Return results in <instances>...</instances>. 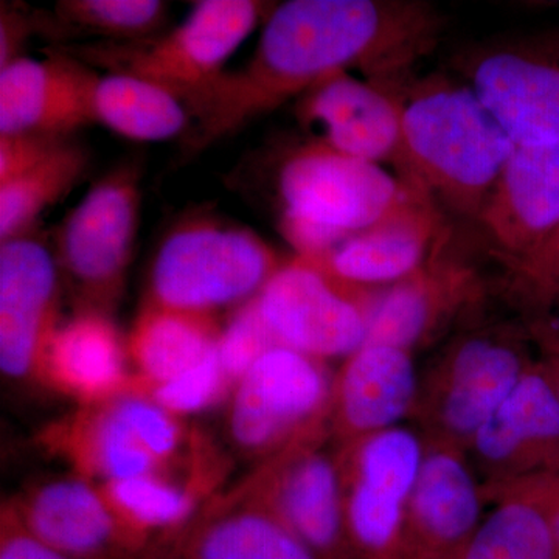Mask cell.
I'll return each mask as SVG.
<instances>
[{
	"label": "cell",
	"mask_w": 559,
	"mask_h": 559,
	"mask_svg": "<svg viewBox=\"0 0 559 559\" xmlns=\"http://www.w3.org/2000/svg\"><path fill=\"white\" fill-rule=\"evenodd\" d=\"M441 17L404 0H289L272 11L252 58L224 72L191 110L186 148L198 153L229 138L320 80L355 68L390 81L428 53Z\"/></svg>",
	"instance_id": "6da1fadb"
},
{
	"label": "cell",
	"mask_w": 559,
	"mask_h": 559,
	"mask_svg": "<svg viewBox=\"0 0 559 559\" xmlns=\"http://www.w3.org/2000/svg\"><path fill=\"white\" fill-rule=\"evenodd\" d=\"M516 145L469 86L428 81L403 108L400 179L477 218Z\"/></svg>",
	"instance_id": "7a4b0ae2"
},
{
	"label": "cell",
	"mask_w": 559,
	"mask_h": 559,
	"mask_svg": "<svg viewBox=\"0 0 559 559\" xmlns=\"http://www.w3.org/2000/svg\"><path fill=\"white\" fill-rule=\"evenodd\" d=\"M263 7L253 0H202L173 32L153 38L100 40L62 46L91 68L135 76L170 92L191 110L216 81L224 66L257 27Z\"/></svg>",
	"instance_id": "3957f363"
},
{
	"label": "cell",
	"mask_w": 559,
	"mask_h": 559,
	"mask_svg": "<svg viewBox=\"0 0 559 559\" xmlns=\"http://www.w3.org/2000/svg\"><path fill=\"white\" fill-rule=\"evenodd\" d=\"M533 364L524 336L513 326L460 334L419 380L412 417L425 443L466 452Z\"/></svg>",
	"instance_id": "277c9868"
},
{
	"label": "cell",
	"mask_w": 559,
	"mask_h": 559,
	"mask_svg": "<svg viewBox=\"0 0 559 559\" xmlns=\"http://www.w3.org/2000/svg\"><path fill=\"white\" fill-rule=\"evenodd\" d=\"M282 266L274 249L252 230L194 221L171 230L157 249L148 301L215 314L259 296Z\"/></svg>",
	"instance_id": "5b68a950"
},
{
	"label": "cell",
	"mask_w": 559,
	"mask_h": 559,
	"mask_svg": "<svg viewBox=\"0 0 559 559\" xmlns=\"http://www.w3.org/2000/svg\"><path fill=\"white\" fill-rule=\"evenodd\" d=\"M140 204L138 167L120 165L98 179L62 221L55 259L80 312L108 316L119 301L138 238Z\"/></svg>",
	"instance_id": "8992f818"
},
{
	"label": "cell",
	"mask_w": 559,
	"mask_h": 559,
	"mask_svg": "<svg viewBox=\"0 0 559 559\" xmlns=\"http://www.w3.org/2000/svg\"><path fill=\"white\" fill-rule=\"evenodd\" d=\"M333 382L323 360L283 345L264 353L231 392L226 414L231 447L264 462L329 428Z\"/></svg>",
	"instance_id": "52a82bcc"
},
{
	"label": "cell",
	"mask_w": 559,
	"mask_h": 559,
	"mask_svg": "<svg viewBox=\"0 0 559 559\" xmlns=\"http://www.w3.org/2000/svg\"><path fill=\"white\" fill-rule=\"evenodd\" d=\"M336 451L353 557L404 559L407 503L426 451L421 433L396 426Z\"/></svg>",
	"instance_id": "ba28073f"
},
{
	"label": "cell",
	"mask_w": 559,
	"mask_h": 559,
	"mask_svg": "<svg viewBox=\"0 0 559 559\" xmlns=\"http://www.w3.org/2000/svg\"><path fill=\"white\" fill-rule=\"evenodd\" d=\"M330 428L293 441L238 487L270 509L319 559H355L345 525L337 451Z\"/></svg>",
	"instance_id": "9c48e42d"
},
{
	"label": "cell",
	"mask_w": 559,
	"mask_h": 559,
	"mask_svg": "<svg viewBox=\"0 0 559 559\" xmlns=\"http://www.w3.org/2000/svg\"><path fill=\"white\" fill-rule=\"evenodd\" d=\"M374 293L352 288L297 257L283 264L257 300L280 345L311 358H348L367 340V308Z\"/></svg>",
	"instance_id": "30bf717a"
},
{
	"label": "cell",
	"mask_w": 559,
	"mask_h": 559,
	"mask_svg": "<svg viewBox=\"0 0 559 559\" xmlns=\"http://www.w3.org/2000/svg\"><path fill=\"white\" fill-rule=\"evenodd\" d=\"M403 190L401 179L381 165L341 153L323 140L294 150L278 173L282 213L348 237L381 219Z\"/></svg>",
	"instance_id": "8fae6325"
},
{
	"label": "cell",
	"mask_w": 559,
	"mask_h": 559,
	"mask_svg": "<svg viewBox=\"0 0 559 559\" xmlns=\"http://www.w3.org/2000/svg\"><path fill=\"white\" fill-rule=\"evenodd\" d=\"M466 457L484 488L559 473V401L536 360L481 426Z\"/></svg>",
	"instance_id": "7c38bea8"
},
{
	"label": "cell",
	"mask_w": 559,
	"mask_h": 559,
	"mask_svg": "<svg viewBox=\"0 0 559 559\" xmlns=\"http://www.w3.org/2000/svg\"><path fill=\"white\" fill-rule=\"evenodd\" d=\"M7 502L36 539L70 559H151L100 487L79 474L36 481Z\"/></svg>",
	"instance_id": "4fadbf2b"
},
{
	"label": "cell",
	"mask_w": 559,
	"mask_h": 559,
	"mask_svg": "<svg viewBox=\"0 0 559 559\" xmlns=\"http://www.w3.org/2000/svg\"><path fill=\"white\" fill-rule=\"evenodd\" d=\"M61 272L43 242L11 238L0 245V369L9 381L38 377L40 360L61 325Z\"/></svg>",
	"instance_id": "5bb4252c"
},
{
	"label": "cell",
	"mask_w": 559,
	"mask_h": 559,
	"mask_svg": "<svg viewBox=\"0 0 559 559\" xmlns=\"http://www.w3.org/2000/svg\"><path fill=\"white\" fill-rule=\"evenodd\" d=\"M403 183L399 202L381 219L323 259L308 260L337 282L360 289L392 286L418 271L444 238L443 215L429 193Z\"/></svg>",
	"instance_id": "9a60e30c"
},
{
	"label": "cell",
	"mask_w": 559,
	"mask_h": 559,
	"mask_svg": "<svg viewBox=\"0 0 559 559\" xmlns=\"http://www.w3.org/2000/svg\"><path fill=\"white\" fill-rule=\"evenodd\" d=\"M100 76L68 51L53 49L43 61L22 57L0 69V134L72 138L97 123L94 97Z\"/></svg>",
	"instance_id": "2e32d148"
},
{
	"label": "cell",
	"mask_w": 559,
	"mask_h": 559,
	"mask_svg": "<svg viewBox=\"0 0 559 559\" xmlns=\"http://www.w3.org/2000/svg\"><path fill=\"white\" fill-rule=\"evenodd\" d=\"M484 487L466 452L426 444L404 524V559H452L484 518Z\"/></svg>",
	"instance_id": "e0dca14e"
},
{
	"label": "cell",
	"mask_w": 559,
	"mask_h": 559,
	"mask_svg": "<svg viewBox=\"0 0 559 559\" xmlns=\"http://www.w3.org/2000/svg\"><path fill=\"white\" fill-rule=\"evenodd\" d=\"M404 98L393 87L336 72L305 92L300 119L323 127V142L358 159L403 167Z\"/></svg>",
	"instance_id": "ac0fdd59"
},
{
	"label": "cell",
	"mask_w": 559,
	"mask_h": 559,
	"mask_svg": "<svg viewBox=\"0 0 559 559\" xmlns=\"http://www.w3.org/2000/svg\"><path fill=\"white\" fill-rule=\"evenodd\" d=\"M419 378L407 349L364 344L333 382L329 428L337 444L396 428L414 415Z\"/></svg>",
	"instance_id": "d6986e66"
},
{
	"label": "cell",
	"mask_w": 559,
	"mask_h": 559,
	"mask_svg": "<svg viewBox=\"0 0 559 559\" xmlns=\"http://www.w3.org/2000/svg\"><path fill=\"white\" fill-rule=\"evenodd\" d=\"M469 87L516 146L559 143V64L525 50H487Z\"/></svg>",
	"instance_id": "ffe728a7"
},
{
	"label": "cell",
	"mask_w": 559,
	"mask_h": 559,
	"mask_svg": "<svg viewBox=\"0 0 559 559\" xmlns=\"http://www.w3.org/2000/svg\"><path fill=\"white\" fill-rule=\"evenodd\" d=\"M477 219L509 261L549 240L559 229V143L516 146Z\"/></svg>",
	"instance_id": "44dd1931"
},
{
	"label": "cell",
	"mask_w": 559,
	"mask_h": 559,
	"mask_svg": "<svg viewBox=\"0 0 559 559\" xmlns=\"http://www.w3.org/2000/svg\"><path fill=\"white\" fill-rule=\"evenodd\" d=\"M443 238L409 277L374 293L367 308L366 344L414 352L430 341L477 290L471 267L443 257Z\"/></svg>",
	"instance_id": "7402d4cb"
},
{
	"label": "cell",
	"mask_w": 559,
	"mask_h": 559,
	"mask_svg": "<svg viewBox=\"0 0 559 559\" xmlns=\"http://www.w3.org/2000/svg\"><path fill=\"white\" fill-rule=\"evenodd\" d=\"M162 559H319L240 487L205 503Z\"/></svg>",
	"instance_id": "603a6c76"
},
{
	"label": "cell",
	"mask_w": 559,
	"mask_h": 559,
	"mask_svg": "<svg viewBox=\"0 0 559 559\" xmlns=\"http://www.w3.org/2000/svg\"><path fill=\"white\" fill-rule=\"evenodd\" d=\"M127 342L109 316L83 311L55 331L36 381L83 404L100 403L130 389Z\"/></svg>",
	"instance_id": "cb8c5ba5"
},
{
	"label": "cell",
	"mask_w": 559,
	"mask_h": 559,
	"mask_svg": "<svg viewBox=\"0 0 559 559\" xmlns=\"http://www.w3.org/2000/svg\"><path fill=\"white\" fill-rule=\"evenodd\" d=\"M39 443L66 460L72 473L97 485L171 473L146 451L110 399L83 404L51 423L40 433Z\"/></svg>",
	"instance_id": "d4e9b609"
},
{
	"label": "cell",
	"mask_w": 559,
	"mask_h": 559,
	"mask_svg": "<svg viewBox=\"0 0 559 559\" xmlns=\"http://www.w3.org/2000/svg\"><path fill=\"white\" fill-rule=\"evenodd\" d=\"M559 473L484 488L495 509L452 559H559L550 507Z\"/></svg>",
	"instance_id": "484cf974"
},
{
	"label": "cell",
	"mask_w": 559,
	"mask_h": 559,
	"mask_svg": "<svg viewBox=\"0 0 559 559\" xmlns=\"http://www.w3.org/2000/svg\"><path fill=\"white\" fill-rule=\"evenodd\" d=\"M223 333L215 314L148 304L140 311L127 341L139 384L156 385L207 359Z\"/></svg>",
	"instance_id": "4316f807"
},
{
	"label": "cell",
	"mask_w": 559,
	"mask_h": 559,
	"mask_svg": "<svg viewBox=\"0 0 559 559\" xmlns=\"http://www.w3.org/2000/svg\"><path fill=\"white\" fill-rule=\"evenodd\" d=\"M95 120L123 138L156 142L189 130L191 117L178 97L150 81L108 73L94 97Z\"/></svg>",
	"instance_id": "83f0119b"
},
{
	"label": "cell",
	"mask_w": 559,
	"mask_h": 559,
	"mask_svg": "<svg viewBox=\"0 0 559 559\" xmlns=\"http://www.w3.org/2000/svg\"><path fill=\"white\" fill-rule=\"evenodd\" d=\"M90 164V151L69 139L32 170L0 186V240L25 235L44 210L84 178Z\"/></svg>",
	"instance_id": "f1b7e54d"
},
{
	"label": "cell",
	"mask_w": 559,
	"mask_h": 559,
	"mask_svg": "<svg viewBox=\"0 0 559 559\" xmlns=\"http://www.w3.org/2000/svg\"><path fill=\"white\" fill-rule=\"evenodd\" d=\"M167 3L159 0H61L55 5L58 25L44 31H75L114 43H131L159 35Z\"/></svg>",
	"instance_id": "f546056e"
},
{
	"label": "cell",
	"mask_w": 559,
	"mask_h": 559,
	"mask_svg": "<svg viewBox=\"0 0 559 559\" xmlns=\"http://www.w3.org/2000/svg\"><path fill=\"white\" fill-rule=\"evenodd\" d=\"M134 380L135 385L151 400L178 417L218 406L224 401H229L235 389L234 382L221 366L218 348L193 369L183 371L170 381L142 385L135 374Z\"/></svg>",
	"instance_id": "4dcf8cb0"
},
{
	"label": "cell",
	"mask_w": 559,
	"mask_h": 559,
	"mask_svg": "<svg viewBox=\"0 0 559 559\" xmlns=\"http://www.w3.org/2000/svg\"><path fill=\"white\" fill-rule=\"evenodd\" d=\"M278 345L261 316L259 300L253 297L238 307L223 326L218 342L221 366L237 385L264 353Z\"/></svg>",
	"instance_id": "1f68e13d"
},
{
	"label": "cell",
	"mask_w": 559,
	"mask_h": 559,
	"mask_svg": "<svg viewBox=\"0 0 559 559\" xmlns=\"http://www.w3.org/2000/svg\"><path fill=\"white\" fill-rule=\"evenodd\" d=\"M69 139L32 132L0 134V186L32 170Z\"/></svg>",
	"instance_id": "d6a6232c"
},
{
	"label": "cell",
	"mask_w": 559,
	"mask_h": 559,
	"mask_svg": "<svg viewBox=\"0 0 559 559\" xmlns=\"http://www.w3.org/2000/svg\"><path fill=\"white\" fill-rule=\"evenodd\" d=\"M525 288L533 293L539 305L550 304L559 297V229L520 260L510 261Z\"/></svg>",
	"instance_id": "836d02e7"
},
{
	"label": "cell",
	"mask_w": 559,
	"mask_h": 559,
	"mask_svg": "<svg viewBox=\"0 0 559 559\" xmlns=\"http://www.w3.org/2000/svg\"><path fill=\"white\" fill-rule=\"evenodd\" d=\"M0 559H70L40 543L22 525L9 502L0 511Z\"/></svg>",
	"instance_id": "e575fe53"
},
{
	"label": "cell",
	"mask_w": 559,
	"mask_h": 559,
	"mask_svg": "<svg viewBox=\"0 0 559 559\" xmlns=\"http://www.w3.org/2000/svg\"><path fill=\"white\" fill-rule=\"evenodd\" d=\"M33 31H38V20L25 14L20 7L2 3L0 9V69L20 60L21 49Z\"/></svg>",
	"instance_id": "d590c367"
},
{
	"label": "cell",
	"mask_w": 559,
	"mask_h": 559,
	"mask_svg": "<svg viewBox=\"0 0 559 559\" xmlns=\"http://www.w3.org/2000/svg\"><path fill=\"white\" fill-rule=\"evenodd\" d=\"M530 336L539 345V367L546 373L559 401V323L538 318L530 325Z\"/></svg>",
	"instance_id": "8d00e7d4"
},
{
	"label": "cell",
	"mask_w": 559,
	"mask_h": 559,
	"mask_svg": "<svg viewBox=\"0 0 559 559\" xmlns=\"http://www.w3.org/2000/svg\"><path fill=\"white\" fill-rule=\"evenodd\" d=\"M550 520L551 527H554L555 538H557L559 547V480L557 488H555L554 499H551Z\"/></svg>",
	"instance_id": "74e56055"
}]
</instances>
